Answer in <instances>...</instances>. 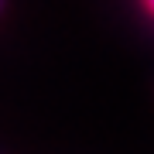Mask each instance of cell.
Wrapping results in <instances>:
<instances>
[{
  "mask_svg": "<svg viewBox=\"0 0 154 154\" xmlns=\"http://www.w3.org/2000/svg\"><path fill=\"white\" fill-rule=\"evenodd\" d=\"M134 4H137V11H140L144 21H151V24H154V0H134Z\"/></svg>",
  "mask_w": 154,
  "mask_h": 154,
  "instance_id": "cell-1",
  "label": "cell"
},
{
  "mask_svg": "<svg viewBox=\"0 0 154 154\" xmlns=\"http://www.w3.org/2000/svg\"><path fill=\"white\" fill-rule=\"evenodd\" d=\"M0 7H4V0H0Z\"/></svg>",
  "mask_w": 154,
  "mask_h": 154,
  "instance_id": "cell-2",
  "label": "cell"
}]
</instances>
